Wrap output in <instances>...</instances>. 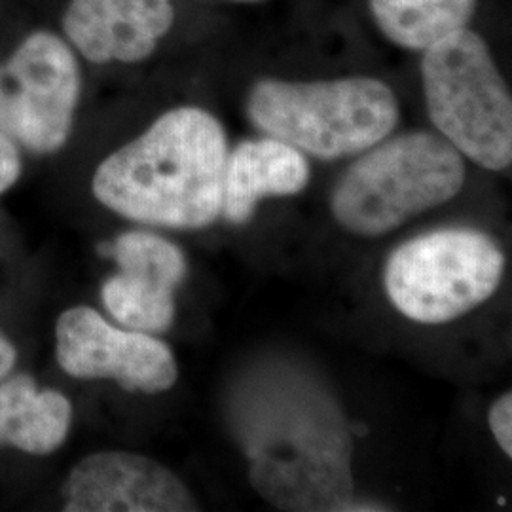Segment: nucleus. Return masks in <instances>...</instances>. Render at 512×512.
Returning a JSON list of instances; mask_svg holds the SVG:
<instances>
[{"mask_svg":"<svg viewBox=\"0 0 512 512\" xmlns=\"http://www.w3.org/2000/svg\"><path fill=\"white\" fill-rule=\"evenodd\" d=\"M427 114L463 158L490 171L512 162L511 92L486 40L469 27L423 52Z\"/></svg>","mask_w":512,"mask_h":512,"instance_id":"obj_5","label":"nucleus"},{"mask_svg":"<svg viewBox=\"0 0 512 512\" xmlns=\"http://www.w3.org/2000/svg\"><path fill=\"white\" fill-rule=\"evenodd\" d=\"M465 158L435 131L385 137L359 154L334 186L336 222L361 238H380L456 198Z\"/></svg>","mask_w":512,"mask_h":512,"instance_id":"obj_3","label":"nucleus"},{"mask_svg":"<svg viewBox=\"0 0 512 512\" xmlns=\"http://www.w3.org/2000/svg\"><path fill=\"white\" fill-rule=\"evenodd\" d=\"M247 116L264 135L317 160L359 156L397 128L395 92L378 78L348 76L317 82L264 78L249 92Z\"/></svg>","mask_w":512,"mask_h":512,"instance_id":"obj_4","label":"nucleus"},{"mask_svg":"<svg viewBox=\"0 0 512 512\" xmlns=\"http://www.w3.org/2000/svg\"><path fill=\"white\" fill-rule=\"evenodd\" d=\"M55 359L71 378L112 380L131 393H164L179 378L177 359L165 342L114 327L88 306L63 311L57 319Z\"/></svg>","mask_w":512,"mask_h":512,"instance_id":"obj_8","label":"nucleus"},{"mask_svg":"<svg viewBox=\"0 0 512 512\" xmlns=\"http://www.w3.org/2000/svg\"><path fill=\"white\" fill-rule=\"evenodd\" d=\"M505 255L488 234L442 228L399 245L385 264V293L395 310L421 325L459 319L494 296Z\"/></svg>","mask_w":512,"mask_h":512,"instance_id":"obj_6","label":"nucleus"},{"mask_svg":"<svg viewBox=\"0 0 512 512\" xmlns=\"http://www.w3.org/2000/svg\"><path fill=\"white\" fill-rule=\"evenodd\" d=\"M228 139L200 107L167 110L93 173L95 200L141 224L200 230L222 213Z\"/></svg>","mask_w":512,"mask_h":512,"instance_id":"obj_2","label":"nucleus"},{"mask_svg":"<svg viewBox=\"0 0 512 512\" xmlns=\"http://www.w3.org/2000/svg\"><path fill=\"white\" fill-rule=\"evenodd\" d=\"M71 423L73 406L63 393L40 391L27 374L0 380V446L48 456L65 442Z\"/></svg>","mask_w":512,"mask_h":512,"instance_id":"obj_13","label":"nucleus"},{"mask_svg":"<svg viewBox=\"0 0 512 512\" xmlns=\"http://www.w3.org/2000/svg\"><path fill=\"white\" fill-rule=\"evenodd\" d=\"M61 495L67 512L200 511L179 476L156 459L131 452H97L80 459Z\"/></svg>","mask_w":512,"mask_h":512,"instance_id":"obj_9","label":"nucleus"},{"mask_svg":"<svg viewBox=\"0 0 512 512\" xmlns=\"http://www.w3.org/2000/svg\"><path fill=\"white\" fill-rule=\"evenodd\" d=\"M21 175V156L18 143L0 131V194L18 183Z\"/></svg>","mask_w":512,"mask_h":512,"instance_id":"obj_16","label":"nucleus"},{"mask_svg":"<svg viewBox=\"0 0 512 512\" xmlns=\"http://www.w3.org/2000/svg\"><path fill=\"white\" fill-rule=\"evenodd\" d=\"M175 23L173 0H71L65 40L95 65L141 63Z\"/></svg>","mask_w":512,"mask_h":512,"instance_id":"obj_11","label":"nucleus"},{"mask_svg":"<svg viewBox=\"0 0 512 512\" xmlns=\"http://www.w3.org/2000/svg\"><path fill=\"white\" fill-rule=\"evenodd\" d=\"M488 423L492 429V435L497 440L499 448L505 452V456L512 458V395L505 393L499 397L490 412H488Z\"/></svg>","mask_w":512,"mask_h":512,"instance_id":"obj_15","label":"nucleus"},{"mask_svg":"<svg viewBox=\"0 0 512 512\" xmlns=\"http://www.w3.org/2000/svg\"><path fill=\"white\" fill-rule=\"evenodd\" d=\"M234 2H260V0H234Z\"/></svg>","mask_w":512,"mask_h":512,"instance_id":"obj_18","label":"nucleus"},{"mask_svg":"<svg viewBox=\"0 0 512 512\" xmlns=\"http://www.w3.org/2000/svg\"><path fill=\"white\" fill-rule=\"evenodd\" d=\"M16 361H18L16 348H14L12 342L0 332V380H4V378L10 376L12 368L16 366Z\"/></svg>","mask_w":512,"mask_h":512,"instance_id":"obj_17","label":"nucleus"},{"mask_svg":"<svg viewBox=\"0 0 512 512\" xmlns=\"http://www.w3.org/2000/svg\"><path fill=\"white\" fill-rule=\"evenodd\" d=\"M384 37L408 52H425L475 18L478 0H368Z\"/></svg>","mask_w":512,"mask_h":512,"instance_id":"obj_14","label":"nucleus"},{"mask_svg":"<svg viewBox=\"0 0 512 512\" xmlns=\"http://www.w3.org/2000/svg\"><path fill=\"white\" fill-rule=\"evenodd\" d=\"M230 418L264 501L279 511H346L353 433L325 385L298 368H266L239 387Z\"/></svg>","mask_w":512,"mask_h":512,"instance_id":"obj_1","label":"nucleus"},{"mask_svg":"<svg viewBox=\"0 0 512 512\" xmlns=\"http://www.w3.org/2000/svg\"><path fill=\"white\" fill-rule=\"evenodd\" d=\"M306 154L275 137L241 141L228 150L222 184V219L245 224L264 198L294 196L310 183Z\"/></svg>","mask_w":512,"mask_h":512,"instance_id":"obj_12","label":"nucleus"},{"mask_svg":"<svg viewBox=\"0 0 512 512\" xmlns=\"http://www.w3.org/2000/svg\"><path fill=\"white\" fill-rule=\"evenodd\" d=\"M120 272L105 281L101 300L122 327L162 334L175 319V289L186 275L183 251L152 232H128L110 245Z\"/></svg>","mask_w":512,"mask_h":512,"instance_id":"obj_10","label":"nucleus"},{"mask_svg":"<svg viewBox=\"0 0 512 512\" xmlns=\"http://www.w3.org/2000/svg\"><path fill=\"white\" fill-rule=\"evenodd\" d=\"M82 92L73 46L35 31L0 65V131L35 154L67 145Z\"/></svg>","mask_w":512,"mask_h":512,"instance_id":"obj_7","label":"nucleus"}]
</instances>
